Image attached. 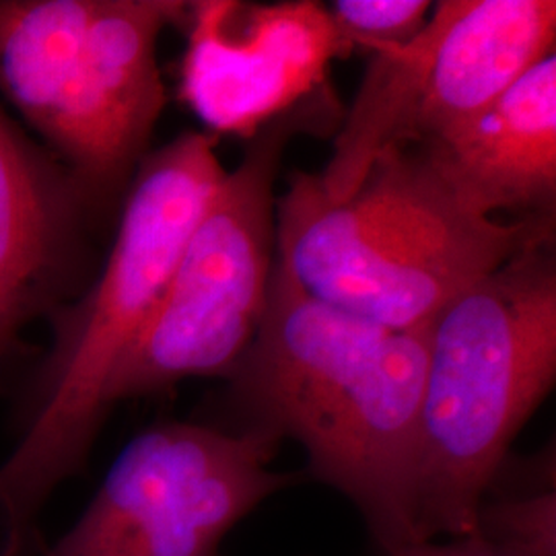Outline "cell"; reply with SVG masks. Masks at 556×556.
I'll use <instances>...</instances> for the list:
<instances>
[{
  "label": "cell",
  "mask_w": 556,
  "mask_h": 556,
  "mask_svg": "<svg viewBox=\"0 0 556 556\" xmlns=\"http://www.w3.org/2000/svg\"><path fill=\"white\" fill-rule=\"evenodd\" d=\"M429 324L390 328L309 295L278 258L258 332L229 376L233 429L295 439L312 477L358 509L383 553L417 534Z\"/></svg>",
  "instance_id": "obj_1"
},
{
  "label": "cell",
  "mask_w": 556,
  "mask_h": 556,
  "mask_svg": "<svg viewBox=\"0 0 556 556\" xmlns=\"http://www.w3.org/2000/svg\"><path fill=\"white\" fill-rule=\"evenodd\" d=\"M215 139L184 132L149 153L130 181L100 275L50 314L17 447L0 464V556H20L62 480L79 472L110 413V379L153 316L179 252L219 190Z\"/></svg>",
  "instance_id": "obj_2"
},
{
  "label": "cell",
  "mask_w": 556,
  "mask_h": 556,
  "mask_svg": "<svg viewBox=\"0 0 556 556\" xmlns=\"http://www.w3.org/2000/svg\"><path fill=\"white\" fill-rule=\"evenodd\" d=\"M553 219L501 223L470 208L427 147H390L342 199L295 172L277 199V256L314 298L390 328H417L528 245Z\"/></svg>",
  "instance_id": "obj_3"
},
{
  "label": "cell",
  "mask_w": 556,
  "mask_h": 556,
  "mask_svg": "<svg viewBox=\"0 0 556 556\" xmlns=\"http://www.w3.org/2000/svg\"><path fill=\"white\" fill-rule=\"evenodd\" d=\"M556 378V266L542 239L429 321L417 534L468 536L486 484Z\"/></svg>",
  "instance_id": "obj_4"
},
{
  "label": "cell",
  "mask_w": 556,
  "mask_h": 556,
  "mask_svg": "<svg viewBox=\"0 0 556 556\" xmlns=\"http://www.w3.org/2000/svg\"><path fill=\"white\" fill-rule=\"evenodd\" d=\"M181 0H0V96L98 213L128 190L167 93L157 64Z\"/></svg>",
  "instance_id": "obj_5"
},
{
  "label": "cell",
  "mask_w": 556,
  "mask_h": 556,
  "mask_svg": "<svg viewBox=\"0 0 556 556\" xmlns=\"http://www.w3.org/2000/svg\"><path fill=\"white\" fill-rule=\"evenodd\" d=\"M330 91L245 140L186 239L153 316L110 379L105 402L147 396L181 379L229 378L264 318L277 262V184L298 132L337 124Z\"/></svg>",
  "instance_id": "obj_6"
},
{
  "label": "cell",
  "mask_w": 556,
  "mask_h": 556,
  "mask_svg": "<svg viewBox=\"0 0 556 556\" xmlns=\"http://www.w3.org/2000/svg\"><path fill=\"white\" fill-rule=\"evenodd\" d=\"M278 439L160 422L132 439L79 521L38 556H223L225 536L298 482L275 472Z\"/></svg>",
  "instance_id": "obj_7"
},
{
  "label": "cell",
  "mask_w": 556,
  "mask_h": 556,
  "mask_svg": "<svg viewBox=\"0 0 556 556\" xmlns=\"http://www.w3.org/2000/svg\"><path fill=\"white\" fill-rule=\"evenodd\" d=\"M553 0H441L417 36L374 52L344 122L365 155L425 147L555 54Z\"/></svg>",
  "instance_id": "obj_8"
},
{
  "label": "cell",
  "mask_w": 556,
  "mask_h": 556,
  "mask_svg": "<svg viewBox=\"0 0 556 556\" xmlns=\"http://www.w3.org/2000/svg\"><path fill=\"white\" fill-rule=\"evenodd\" d=\"M179 98L217 135L252 139L326 93V73L351 52L321 2H188Z\"/></svg>",
  "instance_id": "obj_9"
},
{
  "label": "cell",
  "mask_w": 556,
  "mask_h": 556,
  "mask_svg": "<svg viewBox=\"0 0 556 556\" xmlns=\"http://www.w3.org/2000/svg\"><path fill=\"white\" fill-rule=\"evenodd\" d=\"M96 211L77 179L0 105V361L73 293Z\"/></svg>",
  "instance_id": "obj_10"
},
{
  "label": "cell",
  "mask_w": 556,
  "mask_h": 556,
  "mask_svg": "<svg viewBox=\"0 0 556 556\" xmlns=\"http://www.w3.org/2000/svg\"><path fill=\"white\" fill-rule=\"evenodd\" d=\"M462 200L484 217L498 211L551 217L556 197V56L526 75L450 135L425 144Z\"/></svg>",
  "instance_id": "obj_11"
},
{
  "label": "cell",
  "mask_w": 556,
  "mask_h": 556,
  "mask_svg": "<svg viewBox=\"0 0 556 556\" xmlns=\"http://www.w3.org/2000/svg\"><path fill=\"white\" fill-rule=\"evenodd\" d=\"M472 534L509 556H556L555 457L498 466L475 514Z\"/></svg>",
  "instance_id": "obj_12"
},
{
  "label": "cell",
  "mask_w": 556,
  "mask_h": 556,
  "mask_svg": "<svg viewBox=\"0 0 556 556\" xmlns=\"http://www.w3.org/2000/svg\"><path fill=\"white\" fill-rule=\"evenodd\" d=\"M431 7L429 0H337L328 11L349 52L363 48L374 54L413 40Z\"/></svg>",
  "instance_id": "obj_13"
},
{
  "label": "cell",
  "mask_w": 556,
  "mask_h": 556,
  "mask_svg": "<svg viewBox=\"0 0 556 556\" xmlns=\"http://www.w3.org/2000/svg\"><path fill=\"white\" fill-rule=\"evenodd\" d=\"M381 556H509L505 555L495 544L489 540L468 534V536H457L447 540V542H438V540H425V542H415L406 544L396 551L383 553Z\"/></svg>",
  "instance_id": "obj_14"
}]
</instances>
